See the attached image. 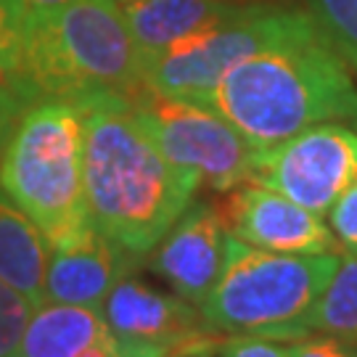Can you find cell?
I'll return each instance as SVG.
<instances>
[{"mask_svg": "<svg viewBox=\"0 0 357 357\" xmlns=\"http://www.w3.org/2000/svg\"><path fill=\"white\" fill-rule=\"evenodd\" d=\"M82 125L90 225L119 249L146 257L185 212L202 180L159 151L132 101L88 103L82 106Z\"/></svg>", "mask_w": 357, "mask_h": 357, "instance_id": "6da1fadb", "label": "cell"}, {"mask_svg": "<svg viewBox=\"0 0 357 357\" xmlns=\"http://www.w3.org/2000/svg\"><path fill=\"white\" fill-rule=\"evenodd\" d=\"M206 106L262 151L320 122H357V82L310 19L286 40L233 66Z\"/></svg>", "mask_w": 357, "mask_h": 357, "instance_id": "7a4b0ae2", "label": "cell"}, {"mask_svg": "<svg viewBox=\"0 0 357 357\" xmlns=\"http://www.w3.org/2000/svg\"><path fill=\"white\" fill-rule=\"evenodd\" d=\"M22 75L38 98L88 106L101 98L138 101L146 59L116 0H75L26 26Z\"/></svg>", "mask_w": 357, "mask_h": 357, "instance_id": "3957f363", "label": "cell"}, {"mask_svg": "<svg viewBox=\"0 0 357 357\" xmlns=\"http://www.w3.org/2000/svg\"><path fill=\"white\" fill-rule=\"evenodd\" d=\"M82 153V109L51 98L26 109L0 153V188L32 217L51 249L90 228Z\"/></svg>", "mask_w": 357, "mask_h": 357, "instance_id": "277c9868", "label": "cell"}, {"mask_svg": "<svg viewBox=\"0 0 357 357\" xmlns=\"http://www.w3.org/2000/svg\"><path fill=\"white\" fill-rule=\"evenodd\" d=\"M342 257L275 255L228 233V259L215 289L202 302L204 320L222 333L270 342L310 339V315Z\"/></svg>", "mask_w": 357, "mask_h": 357, "instance_id": "5b68a950", "label": "cell"}, {"mask_svg": "<svg viewBox=\"0 0 357 357\" xmlns=\"http://www.w3.org/2000/svg\"><path fill=\"white\" fill-rule=\"evenodd\" d=\"M307 22V11L249 3L238 16L180 40L165 53L149 59L146 85L169 98L206 106L233 66L286 40Z\"/></svg>", "mask_w": 357, "mask_h": 357, "instance_id": "8992f818", "label": "cell"}, {"mask_svg": "<svg viewBox=\"0 0 357 357\" xmlns=\"http://www.w3.org/2000/svg\"><path fill=\"white\" fill-rule=\"evenodd\" d=\"M135 112L159 151L180 169L196 172L212 191H233L252 183L257 151L209 106L146 88L135 101Z\"/></svg>", "mask_w": 357, "mask_h": 357, "instance_id": "52a82bcc", "label": "cell"}, {"mask_svg": "<svg viewBox=\"0 0 357 357\" xmlns=\"http://www.w3.org/2000/svg\"><path fill=\"white\" fill-rule=\"evenodd\" d=\"M357 180V130L320 122L255 153L252 183L273 188L315 215H328Z\"/></svg>", "mask_w": 357, "mask_h": 357, "instance_id": "ba28073f", "label": "cell"}, {"mask_svg": "<svg viewBox=\"0 0 357 357\" xmlns=\"http://www.w3.org/2000/svg\"><path fill=\"white\" fill-rule=\"evenodd\" d=\"M109 331L119 342L153 344L167 352L220 347L217 331L191 302L178 294H165L138 278H122L101 307Z\"/></svg>", "mask_w": 357, "mask_h": 357, "instance_id": "9c48e42d", "label": "cell"}, {"mask_svg": "<svg viewBox=\"0 0 357 357\" xmlns=\"http://www.w3.org/2000/svg\"><path fill=\"white\" fill-rule=\"evenodd\" d=\"M222 222L230 236L262 252L275 255H328L336 238L320 215L294 204L273 188L243 183L233 188L222 206Z\"/></svg>", "mask_w": 357, "mask_h": 357, "instance_id": "30bf717a", "label": "cell"}, {"mask_svg": "<svg viewBox=\"0 0 357 357\" xmlns=\"http://www.w3.org/2000/svg\"><path fill=\"white\" fill-rule=\"evenodd\" d=\"M228 259V230L209 204H188L151 249V270L178 294L199 305L215 289Z\"/></svg>", "mask_w": 357, "mask_h": 357, "instance_id": "8fae6325", "label": "cell"}, {"mask_svg": "<svg viewBox=\"0 0 357 357\" xmlns=\"http://www.w3.org/2000/svg\"><path fill=\"white\" fill-rule=\"evenodd\" d=\"M138 259L141 257L119 249L90 225L72 241L51 249L45 270V302L101 310L109 291Z\"/></svg>", "mask_w": 357, "mask_h": 357, "instance_id": "7c38bea8", "label": "cell"}, {"mask_svg": "<svg viewBox=\"0 0 357 357\" xmlns=\"http://www.w3.org/2000/svg\"><path fill=\"white\" fill-rule=\"evenodd\" d=\"M246 6L238 0H132L122 6V13L149 61L180 40L238 16Z\"/></svg>", "mask_w": 357, "mask_h": 357, "instance_id": "4fadbf2b", "label": "cell"}, {"mask_svg": "<svg viewBox=\"0 0 357 357\" xmlns=\"http://www.w3.org/2000/svg\"><path fill=\"white\" fill-rule=\"evenodd\" d=\"M51 243L24 209L0 188V281L32 307L45 302V270Z\"/></svg>", "mask_w": 357, "mask_h": 357, "instance_id": "5bb4252c", "label": "cell"}, {"mask_svg": "<svg viewBox=\"0 0 357 357\" xmlns=\"http://www.w3.org/2000/svg\"><path fill=\"white\" fill-rule=\"evenodd\" d=\"M109 333L96 307L43 302L32 310L13 357H79Z\"/></svg>", "mask_w": 357, "mask_h": 357, "instance_id": "9a60e30c", "label": "cell"}, {"mask_svg": "<svg viewBox=\"0 0 357 357\" xmlns=\"http://www.w3.org/2000/svg\"><path fill=\"white\" fill-rule=\"evenodd\" d=\"M310 331L357 344V255L339 259L331 281L310 315Z\"/></svg>", "mask_w": 357, "mask_h": 357, "instance_id": "2e32d148", "label": "cell"}, {"mask_svg": "<svg viewBox=\"0 0 357 357\" xmlns=\"http://www.w3.org/2000/svg\"><path fill=\"white\" fill-rule=\"evenodd\" d=\"M307 13L357 75V0H307Z\"/></svg>", "mask_w": 357, "mask_h": 357, "instance_id": "e0dca14e", "label": "cell"}, {"mask_svg": "<svg viewBox=\"0 0 357 357\" xmlns=\"http://www.w3.org/2000/svg\"><path fill=\"white\" fill-rule=\"evenodd\" d=\"M35 101H40L38 93L22 72H0V153L11 138L16 122Z\"/></svg>", "mask_w": 357, "mask_h": 357, "instance_id": "ac0fdd59", "label": "cell"}, {"mask_svg": "<svg viewBox=\"0 0 357 357\" xmlns=\"http://www.w3.org/2000/svg\"><path fill=\"white\" fill-rule=\"evenodd\" d=\"M26 13L22 0H0V72H19L24 59Z\"/></svg>", "mask_w": 357, "mask_h": 357, "instance_id": "d6986e66", "label": "cell"}, {"mask_svg": "<svg viewBox=\"0 0 357 357\" xmlns=\"http://www.w3.org/2000/svg\"><path fill=\"white\" fill-rule=\"evenodd\" d=\"M32 310V302L0 281V357H13Z\"/></svg>", "mask_w": 357, "mask_h": 357, "instance_id": "ffe728a7", "label": "cell"}, {"mask_svg": "<svg viewBox=\"0 0 357 357\" xmlns=\"http://www.w3.org/2000/svg\"><path fill=\"white\" fill-rule=\"evenodd\" d=\"M328 228L342 249L357 255V180L328 209Z\"/></svg>", "mask_w": 357, "mask_h": 357, "instance_id": "44dd1931", "label": "cell"}, {"mask_svg": "<svg viewBox=\"0 0 357 357\" xmlns=\"http://www.w3.org/2000/svg\"><path fill=\"white\" fill-rule=\"evenodd\" d=\"M220 357H291L289 347H281L259 336H230L217 347Z\"/></svg>", "mask_w": 357, "mask_h": 357, "instance_id": "7402d4cb", "label": "cell"}, {"mask_svg": "<svg viewBox=\"0 0 357 357\" xmlns=\"http://www.w3.org/2000/svg\"><path fill=\"white\" fill-rule=\"evenodd\" d=\"M291 357H357V344L333 336H310L289 347Z\"/></svg>", "mask_w": 357, "mask_h": 357, "instance_id": "603a6c76", "label": "cell"}, {"mask_svg": "<svg viewBox=\"0 0 357 357\" xmlns=\"http://www.w3.org/2000/svg\"><path fill=\"white\" fill-rule=\"evenodd\" d=\"M24 3V13H26V26L35 24V22H43L53 13H59L64 6L75 3V0H22Z\"/></svg>", "mask_w": 357, "mask_h": 357, "instance_id": "cb8c5ba5", "label": "cell"}, {"mask_svg": "<svg viewBox=\"0 0 357 357\" xmlns=\"http://www.w3.org/2000/svg\"><path fill=\"white\" fill-rule=\"evenodd\" d=\"M79 357H122V347H119L114 333L109 331L103 339H98L96 344H90Z\"/></svg>", "mask_w": 357, "mask_h": 357, "instance_id": "d4e9b609", "label": "cell"}, {"mask_svg": "<svg viewBox=\"0 0 357 357\" xmlns=\"http://www.w3.org/2000/svg\"><path fill=\"white\" fill-rule=\"evenodd\" d=\"M165 357H212V352H206V349H175V352H167Z\"/></svg>", "mask_w": 357, "mask_h": 357, "instance_id": "484cf974", "label": "cell"}, {"mask_svg": "<svg viewBox=\"0 0 357 357\" xmlns=\"http://www.w3.org/2000/svg\"><path fill=\"white\" fill-rule=\"evenodd\" d=\"M116 3H119V6H128V3H132V0H116Z\"/></svg>", "mask_w": 357, "mask_h": 357, "instance_id": "4316f807", "label": "cell"}, {"mask_svg": "<svg viewBox=\"0 0 357 357\" xmlns=\"http://www.w3.org/2000/svg\"><path fill=\"white\" fill-rule=\"evenodd\" d=\"M238 3H252V0H238Z\"/></svg>", "mask_w": 357, "mask_h": 357, "instance_id": "83f0119b", "label": "cell"}, {"mask_svg": "<svg viewBox=\"0 0 357 357\" xmlns=\"http://www.w3.org/2000/svg\"><path fill=\"white\" fill-rule=\"evenodd\" d=\"M355 130H357V122H355Z\"/></svg>", "mask_w": 357, "mask_h": 357, "instance_id": "f1b7e54d", "label": "cell"}]
</instances>
